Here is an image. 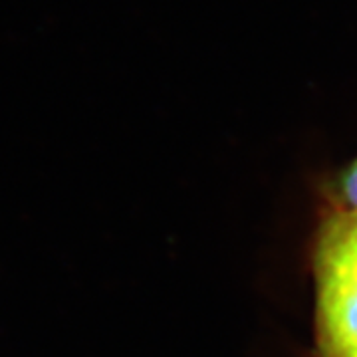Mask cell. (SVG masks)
<instances>
[{
  "label": "cell",
  "instance_id": "cell-2",
  "mask_svg": "<svg viewBox=\"0 0 357 357\" xmlns=\"http://www.w3.org/2000/svg\"><path fill=\"white\" fill-rule=\"evenodd\" d=\"M337 195L347 211H357V161L342 173L337 183Z\"/></svg>",
  "mask_w": 357,
  "mask_h": 357
},
{
  "label": "cell",
  "instance_id": "cell-1",
  "mask_svg": "<svg viewBox=\"0 0 357 357\" xmlns=\"http://www.w3.org/2000/svg\"><path fill=\"white\" fill-rule=\"evenodd\" d=\"M319 357H357V211H335L314 246Z\"/></svg>",
  "mask_w": 357,
  "mask_h": 357
}]
</instances>
